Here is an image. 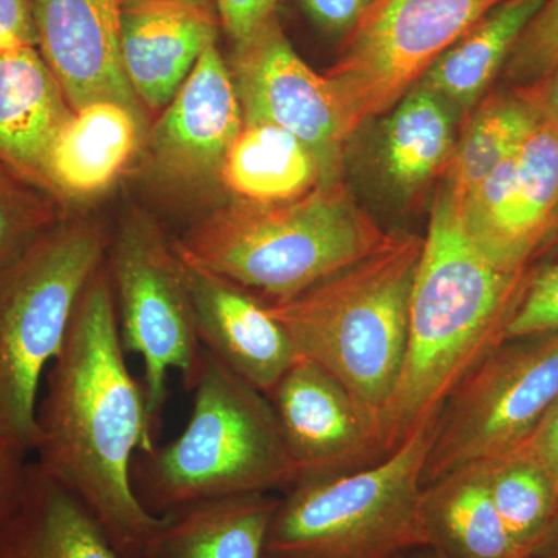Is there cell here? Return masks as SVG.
<instances>
[{"label":"cell","mask_w":558,"mask_h":558,"mask_svg":"<svg viewBox=\"0 0 558 558\" xmlns=\"http://www.w3.org/2000/svg\"><path fill=\"white\" fill-rule=\"evenodd\" d=\"M121 343L105 263L81 296L36 410V464L78 495L121 558H143L161 517L143 508L132 465L156 447L142 381Z\"/></svg>","instance_id":"obj_1"},{"label":"cell","mask_w":558,"mask_h":558,"mask_svg":"<svg viewBox=\"0 0 558 558\" xmlns=\"http://www.w3.org/2000/svg\"><path fill=\"white\" fill-rule=\"evenodd\" d=\"M557 400L558 330L502 340L440 409L424 487L520 449Z\"/></svg>","instance_id":"obj_8"},{"label":"cell","mask_w":558,"mask_h":558,"mask_svg":"<svg viewBox=\"0 0 558 558\" xmlns=\"http://www.w3.org/2000/svg\"><path fill=\"white\" fill-rule=\"evenodd\" d=\"M539 117L515 89L488 97L454 145L444 189L462 204L499 163L520 148Z\"/></svg>","instance_id":"obj_26"},{"label":"cell","mask_w":558,"mask_h":558,"mask_svg":"<svg viewBox=\"0 0 558 558\" xmlns=\"http://www.w3.org/2000/svg\"><path fill=\"white\" fill-rule=\"evenodd\" d=\"M61 202L0 160V271L57 226Z\"/></svg>","instance_id":"obj_28"},{"label":"cell","mask_w":558,"mask_h":558,"mask_svg":"<svg viewBox=\"0 0 558 558\" xmlns=\"http://www.w3.org/2000/svg\"><path fill=\"white\" fill-rule=\"evenodd\" d=\"M558 330V256L532 266L502 340Z\"/></svg>","instance_id":"obj_30"},{"label":"cell","mask_w":558,"mask_h":558,"mask_svg":"<svg viewBox=\"0 0 558 558\" xmlns=\"http://www.w3.org/2000/svg\"><path fill=\"white\" fill-rule=\"evenodd\" d=\"M502 0H374L325 73L348 140L396 105Z\"/></svg>","instance_id":"obj_10"},{"label":"cell","mask_w":558,"mask_h":558,"mask_svg":"<svg viewBox=\"0 0 558 558\" xmlns=\"http://www.w3.org/2000/svg\"><path fill=\"white\" fill-rule=\"evenodd\" d=\"M244 124L233 76L215 46L205 50L149 135L154 167L172 182L219 178Z\"/></svg>","instance_id":"obj_15"},{"label":"cell","mask_w":558,"mask_h":558,"mask_svg":"<svg viewBox=\"0 0 558 558\" xmlns=\"http://www.w3.org/2000/svg\"><path fill=\"white\" fill-rule=\"evenodd\" d=\"M545 0H502L440 54L418 84L468 112L502 72L521 33Z\"/></svg>","instance_id":"obj_24"},{"label":"cell","mask_w":558,"mask_h":558,"mask_svg":"<svg viewBox=\"0 0 558 558\" xmlns=\"http://www.w3.org/2000/svg\"><path fill=\"white\" fill-rule=\"evenodd\" d=\"M182 266L202 348L269 396L301 359L288 330L255 293L183 260Z\"/></svg>","instance_id":"obj_16"},{"label":"cell","mask_w":558,"mask_h":558,"mask_svg":"<svg viewBox=\"0 0 558 558\" xmlns=\"http://www.w3.org/2000/svg\"><path fill=\"white\" fill-rule=\"evenodd\" d=\"M524 558H558V510L545 534L529 549Z\"/></svg>","instance_id":"obj_37"},{"label":"cell","mask_w":558,"mask_h":558,"mask_svg":"<svg viewBox=\"0 0 558 558\" xmlns=\"http://www.w3.org/2000/svg\"><path fill=\"white\" fill-rule=\"evenodd\" d=\"M31 451L0 432V529L9 523L20 506L27 480Z\"/></svg>","instance_id":"obj_31"},{"label":"cell","mask_w":558,"mask_h":558,"mask_svg":"<svg viewBox=\"0 0 558 558\" xmlns=\"http://www.w3.org/2000/svg\"><path fill=\"white\" fill-rule=\"evenodd\" d=\"M424 236L387 244L289 300L267 303L303 359L339 381L379 436L409 343L411 289ZM385 458V453H384Z\"/></svg>","instance_id":"obj_3"},{"label":"cell","mask_w":558,"mask_h":558,"mask_svg":"<svg viewBox=\"0 0 558 558\" xmlns=\"http://www.w3.org/2000/svg\"><path fill=\"white\" fill-rule=\"evenodd\" d=\"M267 398L296 481L354 472L384 458L379 436L351 395L310 360L301 357Z\"/></svg>","instance_id":"obj_13"},{"label":"cell","mask_w":558,"mask_h":558,"mask_svg":"<svg viewBox=\"0 0 558 558\" xmlns=\"http://www.w3.org/2000/svg\"><path fill=\"white\" fill-rule=\"evenodd\" d=\"M220 182L238 201L282 204L322 185L317 157L292 132L271 123H244L227 150Z\"/></svg>","instance_id":"obj_23"},{"label":"cell","mask_w":558,"mask_h":558,"mask_svg":"<svg viewBox=\"0 0 558 558\" xmlns=\"http://www.w3.org/2000/svg\"><path fill=\"white\" fill-rule=\"evenodd\" d=\"M436 418L366 468L300 480L279 497L266 538L274 558H398L427 545L424 469Z\"/></svg>","instance_id":"obj_6"},{"label":"cell","mask_w":558,"mask_h":558,"mask_svg":"<svg viewBox=\"0 0 558 558\" xmlns=\"http://www.w3.org/2000/svg\"><path fill=\"white\" fill-rule=\"evenodd\" d=\"M389 238L339 180L282 204L234 202L172 247L183 263L275 303L365 259Z\"/></svg>","instance_id":"obj_4"},{"label":"cell","mask_w":558,"mask_h":558,"mask_svg":"<svg viewBox=\"0 0 558 558\" xmlns=\"http://www.w3.org/2000/svg\"><path fill=\"white\" fill-rule=\"evenodd\" d=\"M279 497L238 495L171 510L143 558H264Z\"/></svg>","instance_id":"obj_21"},{"label":"cell","mask_w":558,"mask_h":558,"mask_svg":"<svg viewBox=\"0 0 558 558\" xmlns=\"http://www.w3.org/2000/svg\"><path fill=\"white\" fill-rule=\"evenodd\" d=\"M191 391L193 409L178 438L135 457L132 484L143 508L161 517L211 499L275 495L296 483L266 395L205 349Z\"/></svg>","instance_id":"obj_5"},{"label":"cell","mask_w":558,"mask_h":558,"mask_svg":"<svg viewBox=\"0 0 558 558\" xmlns=\"http://www.w3.org/2000/svg\"><path fill=\"white\" fill-rule=\"evenodd\" d=\"M311 20L330 35L347 36L374 0H300Z\"/></svg>","instance_id":"obj_33"},{"label":"cell","mask_w":558,"mask_h":558,"mask_svg":"<svg viewBox=\"0 0 558 558\" xmlns=\"http://www.w3.org/2000/svg\"><path fill=\"white\" fill-rule=\"evenodd\" d=\"M244 123H271L292 132L317 157L322 185L339 182L344 134L325 76L310 68L277 20L236 43L230 70Z\"/></svg>","instance_id":"obj_12"},{"label":"cell","mask_w":558,"mask_h":558,"mask_svg":"<svg viewBox=\"0 0 558 558\" xmlns=\"http://www.w3.org/2000/svg\"><path fill=\"white\" fill-rule=\"evenodd\" d=\"M451 110L422 84L395 106L384 134V159L399 190L413 193L449 165L454 149Z\"/></svg>","instance_id":"obj_25"},{"label":"cell","mask_w":558,"mask_h":558,"mask_svg":"<svg viewBox=\"0 0 558 558\" xmlns=\"http://www.w3.org/2000/svg\"><path fill=\"white\" fill-rule=\"evenodd\" d=\"M524 447L553 473L558 481V400L546 414L545 421L524 444Z\"/></svg>","instance_id":"obj_36"},{"label":"cell","mask_w":558,"mask_h":558,"mask_svg":"<svg viewBox=\"0 0 558 558\" xmlns=\"http://www.w3.org/2000/svg\"><path fill=\"white\" fill-rule=\"evenodd\" d=\"M220 22L234 43L247 39L277 16L281 0H215Z\"/></svg>","instance_id":"obj_32"},{"label":"cell","mask_w":558,"mask_h":558,"mask_svg":"<svg viewBox=\"0 0 558 558\" xmlns=\"http://www.w3.org/2000/svg\"><path fill=\"white\" fill-rule=\"evenodd\" d=\"M108 241L97 220L64 216L0 271V432L27 451L35 447L40 384Z\"/></svg>","instance_id":"obj_7"},{"label":"cell","mask_w":558,"mask_h":558,"mask_svg":"<svg viewBox=\"0 0 558 558\" xmlns=\"http://www.w3.org/2000/svg\"><path fill=\"white\" fill-rule=\"evenodd\" d=\"M481 464L499 515L526 556L556 517L558 481L524 446Z\"/></svg>","instance_id":"obj_27"},{"label":"cell","mask_w":558,"mask_h":558,"mask_svg":"<svg viewBox=\"0 0 558 558\" xmlns=\"http://www.w3.org/2000/svg\"><path fill=\"white\" fill-rule=\"evenodd\" d=\"M515 90L535 110L539 120L558 128V65L531 86Z\"/></svg>","instance_id":"obj_35"},{"label":"cell","mask_w":558,"mask_h":558,"mask_svg":"<svg viewBox=\"0 0 558 558\" xmlns=\"http://www.w3.org/2000/svg\"><path fill=\"white\" fill-rule=\"evenodd\" d=\"M123 0H33L36 47L73 110L116 101L137 110L121 64Z\"/></svg>","instance_id":"obj_14"},{"label":"cell","mask_w":558,"mask_h":558,"mask_svg":"<svg viewBox=\"0 0 558 558\" xmlns=\"http://www.w3.org/2000/svg\"><path fill=\"white\" fill-rule=\"evenodd\" d=\"M105 267L121 343L142 359L146 407L159 433L168 376L175 371L193 388L204 354L182 260L153 220L132 215L109 236Z\"/></svg>","instance_id":"obj_9"},{"label":"cell","mask_w":558,"mask_h":558,"mask_svg":"<svg viewBox=\"0 0 558 558\" xmlns=\"http://www.w3.org/2000/svg\"><path fill=\"white\" fill-rule=\"evenodd\" d=\"M216 36L208 0H123L121 64L135 97L150 109L167 108Z\"/></svg>","instance_id":"obj_17"},{"label":"cell","mask_w":558,"mask_h":558,"mask_svg":"<svg viewBox=\"0 0 558 558\" xmlns=\"http://www.w3.org/2000/svg\"><path fill=\"white\" fill-rule=\"evenodd\" d=\"M142 140L137 110L97 101L73 110L54 138L44 186L58 201H86L110 189Z\"/></svg>","instance_id":"obj_19"},{"label":"cell","mask_w":558,"mask_h":558,"mask_svg":"<svg viewBox=\"0 0 558 558\" xmlns=\"http://www.w3.org/2000/svg\"><path fill=\"white\" fill-rule=\"evenodd\" d=\"M542 256H548V258H556L558 256V223L557 229L554 231L553 238L546 245L545 252H543Z\"/></svg>","instance_id":"obj_39"},{"label":"cell","mask_w":558,"mask_h":558,"mask_svg":"<svg viewBox=\"0 0 558 558\" xmlns=\"http://www.w3.org/2000/svg\"><path fill=\"white\" fill-rule=\"evenodd\" d=\"M398 558H446L442 554H439L438 550L433 549L432 546L424 545L417 546V548H413L407 550L405 554Z\"/></svg>","instance_id":"obj_38"},{"label":"cell","mask_w":558,"mask_h":558,"mask_svg":"<svg viewBox=\"0 0 558 558\" xmlns=\"http://www.w3.org/2000/svg\"><path fill=\"white\" fill-rule=\"evenodd\" d=\"M558 65V0H545L510 51L502 73L510 89L531 86Z\"/></svg>","instance_id":"obj_29"},{"label":"cell","mask_w":558,"mask_h":558,"mask_svg":"<svg viewBox=\"0 0 558 558\" xmlns=\"http://www.w3.org/2000/svg\"><path fill=\"white\" fill-rule=\"evenodd\" d=\"M22 44L36 46L33 0H0V51Z\"/></svg>","instance_id":"obj_34"},{"label":"cell","mask_w":558,"mask_h":558,"mask_svg":"<svg viewBox=\"0 0 558 558\" xmlns=\"http://www.w3.org/2000/svg\"><path fill=\"white\" fill-rule=\"evenodd\" d=\"M529 270H506L488 258L442 186L411 289L409 343L385 416V457L438 416L454 388L501 343Z\"/></svg>","instance_id":"obj_2"},{"label":"cell","mask_w":558,"mask_h":558,"mask_svg":"<svg viewBox=\"0 0 558 558\" xmlns=\"http://www.w3.org/2000/svg\"><path fill=\"white\" fill-rule=\"evenodd\" d=\"M421 521L427 545L446 558H524L492 499L483 464L425 486Z\"/></svg>","instance_id":"obj_22"},{"label":"cell","mask_w":558,"mask_h":558,"mask_svg":"<svg viewBox=\"0 0 558 558\" xmlns=\"http://www.w3.org/2000/svg\"><path fill=\"white\" fill-rule=\"evenodd\" d=\"M73 109L31 44L0 51V160L44 186L47 157Z\"/></svg>","instance_id":"obj_18"},{"label":"cell","mask_w":558,"mask_h":558,"mask_svg":"<svg viewBox=\"0 0 558 558\" xmlns=\"http://www.w3.org/2000/svg\"><path fill=\"white\" fill-rule=\"evenodd\" d=\"M457 207L469 236L488 258L506 270L531 269L558 223V128L539 121Z\"/></svg>","instance_id":"obj_11"},{"label":"cell","mask_w":558,"mask_h":558,"mask_svg":"<svg viewBox=\"0 0 558 558\" xmlns=\"http://www.w3.org/2000/svg\"><path fill=\"white\" fill-rule=\"evenodd\" d=\"M264 558H274V557H270V556H264Z\"/></svg>","instance_id":"obj_40"},{"label":"cell","mask_w":558,"mask_h":558,"mask_svg":"<svg viewBox=\"0 0 558 558\" xmlns=\"http://www.w3.org/2000/svg\"><path fill=\"white\" fill-rule=\"evenodd\" d=\"M0 558H121L78 495L31 462L16 512L0 529Z\"/></svg>","instance_id":"obj_20"}]
</instances>
